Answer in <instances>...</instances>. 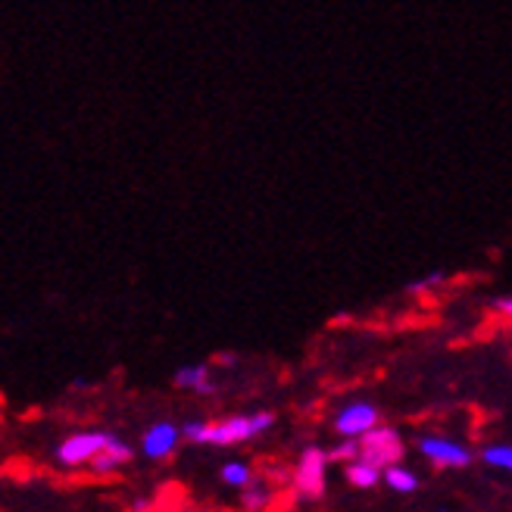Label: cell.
I'll return each instance as SVG.
<instances>
[{
    "label": "cell",
    "instance_id": "6da1fadb",
    "mask_svg": "<svg viewBox=\"0 0 512 512\" xmlns=\"http://www.w3.org/2000/svg\"><path fill=\"white\" fill-rule=\"evenodd\" d=\"M275 425V416L272 413H256V416H228L222 422H188L182 425L185 438L191 444H213V447H235V444H244L250 438H256V434H266L272 431Z\"/></svg>",
    "mask_w": 512,
    "mask_h": 512
},
{
    "label": "cell",
    "instance_id": "7a4b0ae2",
    "mask_svg": "<svg viewBox=\"0 0 512 512\" xmlns=\"http://www.w3.org/2000/svg\"><path fill=\"white\" fill-rule=\"evenodd\" d=\"M356 447H360V456L356 459H363V463H369L375 469H388V466L403 463V453H406L400 434L394 428H381V425L360 434Z\"/></svg>",
    "mask_w": 512,
    "mask_h": 512
},
{
    "label": "cell",
    "instance_id": "3957f363",
    "mask_svg": "<svg viewBox=\"0 0 512 512\" xmlns=\"http://www.w3.org/2000/svg\"><path fill=\"white\" fill-rule=\"evenodd\" d=\"M328 453L322 447H306L300 453V463H297V491L306 500H319L325 494V484H328Z\"/></svg>",
    "mask_w": 512,
    "mask_h": 512
},
{
    "label": "cell",
    "instance_id": "277c9868",
    "mask_svg": "<svg viewBox=\"0 0 512 512\" xmlns=\"http://www.w3.org/2000/svg\"><path fill=\"white\" fill-rule=\"evenodd\" d=\"M113 438L110 431H82V434H72V438H66L57 450V459L63 466H85L91 463V459L107 447V441Z\"/></svg>",
    "mask_w": 512,
    "mask_h": 512
},
{
    "label": "cell",
    "instance_id": "5b68a950",
    "mask_svg": "<svg viewBox=\"0 0 512 512\" xmlns=\"http://www.w3.org/2000/svg\"><path fill=\"white\" fill-rule=\"evenodd\" d=\"M419 450L441 469H466L475 459V453L469 447H463L459 441H450V438H422Z\"/></svg>",
    "mask_w": 512,
    "mask_h": 512
},
{
    "label": "cell",
    "instance_id": "8992f818",
    "mask_svg": "<svg viewBox=\"0 0 512 512\" xmlns=\"http://www.w3.org/2000/svg\"><path fill=\"white\" fill-rule=\"evenodd\" d=\"M375 425H378V409L372 403H350L335 419V428L344 438H360V434H366Z\"/></svg>",
    "mask_w": 512,
    "mask_h": 512
},
{
    "label": "cell",
    "instance_id": "52a82bcc",
    "mask_svg": "<svg viewBox=\"0 0 512 512\" xmlns=\"http://www.w3.org/2000/svg\"><path fill=\"white\" fill-rule=\"evenodd\" d=\"M178 447V428L169 422H157L153 428H147L144 434V453L150 459H166L172 456V450Z\"/></svg>",
    "mask_w": 512,
    "mask_h": 512
},
{
    "label": "cell",
    "instance_id": "ba28073f",
    "mask_svg": "<svg viewBox=\"0 0 512 512\" xmlns=\"http://www.w3.org/2000/svg\"><path fill=\"white\" fill-rule=\"evenodd\" d=\"M132 447H128V444H122L119 438H116V434H113V438L107 441V447L104 450H100L94 459H91V469L94 472H116L119 466H125V463H132Z\"/></svg>",
    "mask_w": 512,
    "mask_h": 512
},
{
    "label": "cell",
    "instance_id": "9c48e42d",
    "mask_svg": "<svg viewBox=\"0 0 512 512\" xmlns=\"http://www.w3.org/2000/svg\"><path fill=\"white\" fill-rule=\"evenodd\" d=\"M172 381H175L182 391H194V394H213V391H216V384H213V378H210V366H203V363H194V366L178 369Z\"/></svg>",
    "mask_w": 512,
    "mask_h": 512
},
{
    "label": "cell",
    "instance_id": "30bf717a",
    "mask_svg": "<svg viewBox=\"0 0 512 512\" xmlns=\"http://www.w3.org/2000/svg\"><path fill=\"white\" fill-rule=\"evenodd\" d=\"M381 478L388 481V488L397 491V494H416L419 491V478L409 472L406 466H388V469H381Z\"/></svg>",
    "mask_w": 512,
    "mask_h": 512
},
{
    "label": "cell",
    "instance_id": "8fae6325",
    "mask_svg": "<svg viewBox=\"0 0 512 512\" xmlns=\"http://www.w3.org/2000/svg\"><path fill=\"white\" fill-rule=\"evenodd\" d=\"M347 481L353 484V488L369 491V488H375V484L381 481V469L363 463V459H350V463H347Z\"/></svg>",
    "mask_w": 512,
    "mask_h": 512
},
{
    "label": "cell",
    "instance_id": "7c38bea8",
    "mask_svg": "<svg viewBox=\"0 0 512 512\" xmlns=\"http://www.w3.org/2000/svg\"><path fill=\"white\" fill-rule=\"evenodd\" d=\"M447 269H434V272H428V275H422V278H416V281H409L406 285V294H413V297H422V294H431V291H438V288H444L447 285Z\"/></svg>",
    "mask_w": 512,
    "mask_h": 512
},
{
    "label": "cell",
    "instance_id": "4fadbf2b",
    "mask_svg": "<svg viewBox=\"0 0 512 512\" xmlns=\"http://www.w3.org/2000/svg\"><path fill=\"white\" fill-rule=\"evenodd\" d=\"M222 481L232 484V488H250V466H244V463H228L222 469Z\"/></svg>",
    "mask_w": 512,
    "mask_h": 512
},
{
    "label": "cell",
    "instance_id": "5bb4252c",
    "mask_svg": "<svg viewBox=\"0 0 512 512\" xmlns=\"http://www.w3.org/2000/svg\"><path fill=\"white\" fill-rule=\"evenodd\" d=\"M481 459H484L488 466H494V469H503V472L512 469V450H509L506 444H503V447H488V450L481 453Z\"/></svg>",
    "mask_w": 512,
    "mask_h": 512
},
{
    "label": "cell",
    "instance_id": "9a60e30c",
    "mask_svg": "<svg viewBox=\"0 0 512 512\" xmlns=\"http://www.w3.org/2000/svg\"><path fill=\"white\" fill-rule=\"evenodd\" d=\"M356 456H360V447H356V441H344L341 447H335V450L328 453V463H331V459H344V463H350V459H356Z\"/></svg>",
    "mask_w": 512,
    "mask_h": 512
},
{
    "label": "cell",
    "instance_id": "2e32d148",
    "mask_svg": "<svg viewBox=\"0 0 512 512\" xmlns=\"http://www.w3.org/2000/svg\"><path fill=\"white\" fill-rule=\"evenodd\" d=\"M266 500H269V491H263V488L244 491V506H247V509H253V512H260V509L266 506Z\"/></svg>",
    "mask_w": 512,
    "mask_h": 512
},
{
    "label": "cell",
    "instance_id": "e0dca14e",
    "mask_svg": "<svg viewBox=\"0 0 512 512\" xmlns=\"http://www.w3.org/2000/svg\"><path fill=\"white\" fill-rule=\"evenodd\" d=\"M494 310H497V313H503V316H509V313H512V300H509V294L494 300Z\"/></svg>",
    "mask_w": 512,
    "mask_h": 512
}]
</instances>
